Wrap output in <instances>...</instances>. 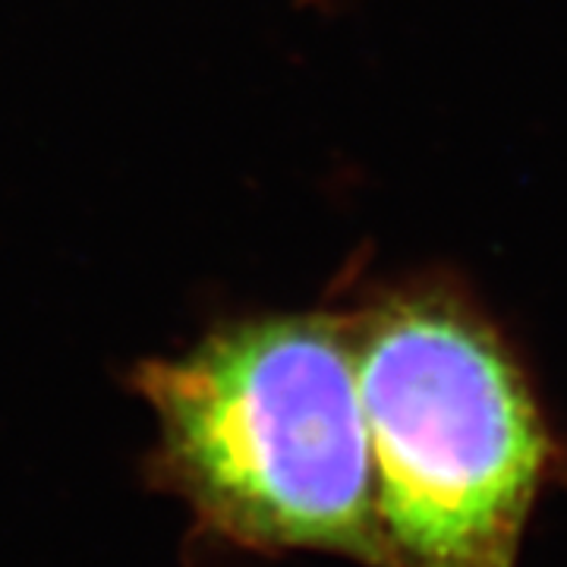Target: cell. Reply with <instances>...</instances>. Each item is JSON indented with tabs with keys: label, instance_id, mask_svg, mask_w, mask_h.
<instances>
[{
	"label": "cell",
	"instance_id": "1",
	"mask_svg": "<svg viewBox=\"0 0 567 567\" xmlns=\"http://www.w3.org/2000/svg\"><path fill=\"white\" fill-rule=\"evenodd\" d=\"M167 483L205 527L259 551L401 567L375 517L357 357L328 322L234 328L140 369Z\"/></svg>",
	"mask_w": 567,
	"mask_h": 567
},
{
	"label": "cell",
	"instance_id": "2",
	"mask_svg": "<svg viewBox=\"0 0 567 567\" xmlns=\"http://www.w3.org/2000/svg\"><path fill=\"white\" fill-rule=\"evenodd\" d=\"M353 357L398 565L517 567L558 445L505 334L432 287L388 300Z\"/></svg>",
	"mask_w": 567,
	"mask_h": 567
}]
</instances>
